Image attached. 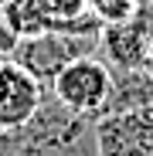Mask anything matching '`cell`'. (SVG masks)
<instances>
[{
  "label": "cell",
  "instance_id": "cell-1",
  "mask_svg": "<svg viewBox=\"0 0 153 156\" xmlns=\"http://www.w3.org/2000/svg\"><path fill=\"white\" fill-rule=\"evenodd\" d=\"M0 156H99L95 122L71 115L48 88L44 105L27 126L0 133Z\"/></svg>",
  "mask_w": 153,
  "mask_h": 156
},
{
  "label": "cell",
  "instance_id": "cell-2",
  "mask_svg": "<svg viewBox=\"0 0 153 156\" xmlns=\"http://www.w3.org/2000/svg\"><path fill=\"white\" fill-rule=\"evenodd\" d=\"M99 37L102 34H61V31H44L34 37H24L10 61L20 65L27 75H34L44 88H51V82L78 58L99 55Z\"/></svg>",
  "mask_w": 153,
  "mask_h": 156
},
{
  "label": "cell",
  "instance_id": "cell-3",
  "mask_svg": "<svg viewBox=\"0 0 153 156\" xmlns=\"http://www.w3.org/2000/svg\"><path fill=\"white\" fill-rule=\"evenodd\" d=\"M51 95L71 115L99 122L109 109V98H112V68L99 55L78 58L51 82Z\"/></svg>",
  "mask_w": 153,
  "mask_h": 156
},
{
  "label": "cell",
  "instance_id": "cell-4",
  "mask_svg": "<svg viewBox=\"0 0 153 156\" xmlns=\"http://www.w3.org/2000/svg\"><path fill=\"white\" fill-rule=\"evenodd\" d=\"M99 58L112 71H153V4L143 0L140 10L116 27H102Z\"/></svg>",
  "mask_w": 153,
  "mask_h": 156
},
{
  "label": "cell",
  "instance_id": "cell-5",
  "mask_svg": "<svg viewBox=\"0 0 153 156\" xmlns=\"http://www.w3.org/2000/svg\"><path fill=\"white\" fill-rule=\"evenodd\" d=\"M99 156H153V105L102 115L95 122Z\"/></svg>",
  "mask_w": 153,
  "mask_h": 156
},
{
  "label": "cell",
  "instance_id": "cell-6",
  "mask_svg": "<svg viewBox=\"0 0 153 156\" xmlns=\"http://www.w3.org/2000/svg\"><path fill=\"white\" fill-rule=\"evenodd\" d=\"M48 88L10 58H0V133L27 126L44 105Z\"/></svg>",
  "mask_w": 153,
  "mask_h": 156
},
{
  "label": "cell",
  "instance_id": "cell-7",
  "mask_svg": "<svg viewBox=\"0 0 153 156\" xmlns=\"http://www.w3.org/2000/svg\"><path fill=\"white\" fill-rule=\"evenodd\" d=\"M4 7H7L10 31H14L20 41L48 31V17H44V10H41L38 0H4Z\"/></svg>",
  "mask_w": 153,
  "mask_h": 156
},
{
  "label": "cell",
  "instance_id": "cell-8",
  "mask_svg": "<svg viewBox=\"0 0 153 156\" xmlns=\"http://www.w3.org/2000/svg\"><path fill=\"white\" fill-rule=\"evenodd\" d=\"M143 0H89V14L102 24V27H116V24H126Z\"/></svg>",
  "mask_w": 153,
  "mask_h": 156
},
{
  "label": "cell",
  "instance_id": "cell-9",
  "mask_svg": "<svg viewBox=\"0 0 153 156\" xmlns=\"http://www.w3.org/2000/svg\"><path fill=\"white\" fill-rule=\"evenodd\" d=\"M17 44H20V37L10 31V20H7V7H4V0H0V58H10Z\"/></svg>",
  "mask_w": 153,
  "mask_h": 156
},
{
  "label": "cell",
  "instance_id": "cell-10",
  "mask_svg": "<svg viewBox=\"0 0 153 156\" xmlns=\"http://www.w3.org/2000/svg\"><path fill=\"white\" fill-rule=\"evenodd\" d=\"M150 4H153V0H150Z\"/></svg>",
  "mask_w": 153,
  "mask_h": 156
}]
</instances>
